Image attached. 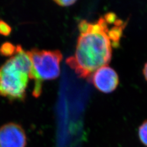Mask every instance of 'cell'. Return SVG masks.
<instances>
[{
	"instance_id": "obj_7",
	"label": "cell",
	"mask_w": 147,
	"mask_h": 147,
	"mask_svg": "<svg viewBox=\"0 0 147 147\" xmlns=\"http://www.w3.org/2000/svg\"><path fill=\"white\" fill-rule=\"evenodd\" d=\"M138 134L142 143L147 146V120L144 121L140 126Z\"/></svg>"
},
{
	"instance_id": "obj_4",
	"label": "cell",
	"mask_w": 147,
	"mask_h": 147,
	"mask_svg": "<svg viewBox=\"0 0 147 147\" xmlns=\"http://www.w3.org/2000/svg\"><path fill=\"white\" fill-rule=\"evenodd\" d=\"M27 137L19 124L9 122L0 127V147H26Z\"/></svg>"
},
{
	"instance_id": "obj_10",
	"label": "cell",
	"mask_w": 147,
	"mask_h": 147,
	"mask_svg": "<svg viewBox=\"0 0 147 147\" xmlns=\"http://www.w3.org/2000/svg\"><path fill=\"white\" fill-rule=\"evenodd\" d=\"M143 74L145 78V80L147 81V62L145 63L143 69Z\"/></svg>"
},
{
	"instance_id": "obj_1",
	"label": "cell",
	"mask_w": 147,
	"mask_h": 147,
	"mask_svg": "<svg viewBox=\"0 0 147 147\" xmlns=\"http://www.w3.org/2000/svg\"><path fill=\"white\" fill-rule=\"evenodd\" d=\"M118 19L115 13L109 12L95 23L85 20L79 24L80 36L76 52L66 59V63L79 77L89 79L100 67L107 65L112 58L113 40L110 25Z\"/></svg>"
},
{
	"instance_id": "obj_5",
	"label": "cell",
	"mask_w": 147,
	"mask_h": 147,
	"mask_svg": "<svg viewBox=\"0 0 147 147\" xmlns=\"http://www.w3.org/2000/svg\"><path fill=\"white\" fill-rule=\"evenodd\" d=\"M92 82L100 91L108 93L117 88L119 78L116 71L108 65L100 67L92 75Z\"/></svg>"
},
{
	"instance_id": "obj_3",
	"label": "cell",
	"mask_w": 147,
	"mask_h": 147,
	"mask_svg": "<svg viewBox=\"0 0 147 147\" xmlns=\"http://www.w3.org/2000/svg\"><path fill=\"white\" fill-rule=\"evenodd\" d=\"M26 53L33 66L30 77L34 80L33 95L38 98L42 93V81L55 79L59 76L63 55L58 50H41L38 49L26 51Z\"/></svg>"
},
{
	"instance_id": "obj_9",
	"label": "cell",
	"mask_w": 147,
	"mask_h": 147,
	"mask_svg": "<svg viewBox=\"0 0 147 147\" xmlns=\"http://www.w3.org/2000/svg\"><path fill=\"white\" fill-rule=\"evenodd\" d=\"M54 1L55 3H56L58 5L64 7L72 5L73 4H74L76 2L75 0H55Z\"/></svg>"
},
{
	"instance_id": "obj_8",
	"label": "cell",
	"mask_w": 147,
	"mask_h": 147,
	"mask_svg": "<svg viewBox=\"0 0 147 147\" xmlns=\"http://www.w3.org/2000/svg\"><path fill=\"white\" fill-rule=\"evenodd\" d=\"M12 28L7 23L2 19H0V34L7 36L11 34Z\"/></svg>"
},
{
	"instance_id": "obj_6",
	"label": "cell",
	"mask_w": 147,
	"mask_h": 147,
	"mask_svg": "<svg viewBox=\"0 0 147 147\" xmlns=\"http://www.w3.org/2000/svg\"><path fill=\"white\" fill-rule=\"evenodd\" d=\"M17 46L13 44L6 42L0 46V54L6 57H12L16 52Z\"/></svg>"
},
{
	"instance_id": "obj_2",
	"label": "cell",
	"mask_w": 147,
	"mask_h": 147,
	"mask_svg": "<svg viewBox=\"0 0 147 147\" xmlns=\"http://www.w3.org/2000/svg\"><path fill=\"white\" fill-rule=\"evenodd\" d=\"M32 69L26 51L17 45L16 53L0 67V95L10 100H24Z\"/></svg>"
}]
</instances>
